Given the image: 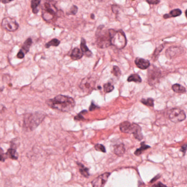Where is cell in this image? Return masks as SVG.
Listing matches in <instances>:
<instances>
[{
    "instance_id": "obj_43",
    "label": "cell",
    "mask_w": 187,
    "mask_h": 187,
    "mask_svg": "<svg viewBox=\"0 0 187 187\" xmlns=\"http://www.w3.org/2000/svg\"><path fill=\"white\" fill-rule=\"evenodd\" d=\"M185 15H186V17L187 19V10L185 11Z\"/></svg>"
},
{
    "instance_id": "obj_39",
    "label": "cell",
    "mask_w": 187,
    "mask_h": 187,
    "mask_svg": "<svg viewBox=\"0 0 187 187\" xmlns=\"http://www.w3.org/2000/svg\"><path fill=\"white\" fill-rule=\"evenodd\" d=\"M13 1V0H1V2L4 4H8V3H10V2Z\"/></svg>"
},
{
    "instance_id": "obj_11",
    "label": "cell",
    "mask_w": 187,
    "mask_h": 187,
    "mask_svg": "<svg viewBox=\"0 0 187 187\" xmlns=\"http://www.w3.org/2000/svg\"><path fill=\"white\" fill-rule=\"evenodd\" d=\"M110 176V173L106 172L99 176L92 181L91 183L94 187H103L107 182L108 178Z\"/></svg>"
},
{
    "instance_id": "obj_2",
    "label": "cell",
    "mask_w": 187,
    "mask_h": 187,
    "mask_svg": "<svg viewBox=\"0 0 187 187\" xmlns=\"http://www.w3.org/2000/svg\"><path fill=\"white\" fill-rule=\"evenodd\" d=\"M45 118V113L36 112L26 115L24 119L23 127L26 131H33L40 125Z\"/></svg>"
},
{
    "instance_id": "obj_17",
    "label": "cell",
    "mask_w": 187,
    "mask_h": 187,
    "mask_svg": "<svg viewBox=\"0 0 187 187\" xmlns=\"http://www.w3.org/2000/svg\"><path fill=\"white\" fill-rule=\"evenodd\" d=\"M114 151L115 154L118 156H121L122 155H123L125 152L124 144L121 143V144L115 146Z\"/></svg>"
},
{
    "instance_id": "obj_38",
    "label": "cell",
    "mask_w": 187,
    "mask_h": 187,
    "mask_svg": "<svg viewBox=\"0 0 187 187\" xmlns=\"http://www.w3.org/2000/svg\"><path fill=\"white\" fill-rule=\"evenodd\" d=\"M187 149V144H184L183 146H182L181 147V149H180V151L184 152V154H185V152H186Z\"/></svg>"
},
{
    "instance_id": "obj_41",
    "label": "cell",
    "mask_w": 187,
    "mask_h": 187,
    "mask_svg": "<svg viewBox=\"0 0 187 187\" xmlns=\"http://www.w3.org/2000/svg\"><path fill=\"white\" fill-rule=\"evenodd\" d=\"M154 186H155V187H160V186H163V187H166V186L165 184H163L161 183H159L157 184H155L154 185Z\"/></svg>"
},
{
    "instance_id": "obj_3",
    "label": "cell",
    "mask_w": 187,
    "mask_h": 187,
    "mask_svg": "<svg viewBox=\"0 0 187 187\" xmlns=\"http://www.w3.org/2000/svg\"><path fill=\"white\" fill-rule=\"evenodd\" d=\"M104 28L103 25L99 26L96 32L97 37L96 44L99 49H105L111 45V35L109 30L103 31Z\"/></svg>"
},
{
    "instance_id": "obj_27",
    "label": "cell",
    "mask_w": 187,
    "mask_h": 187,
    "mask_svg": "<svg viewBox=\"0 0 187 187\" xmlns=\"http://www.w3.org/2000/svg\"><path fill=\"white\" fill-rule=\"evenodd\" d=\"M60 43V41H59L58 39L57 38H53L50 41L47 42L45 45V47L46 49H49L51 46H54V47H57L59 45Z\"/></svg>"
},
{
    "instance_id": "obj_13",
    "label": "cell",
    "mask_w": 187,
    "mask_h": 187,
    "mask_svg": "<svg viewBox=\"0 0 187 187\" xmlns=\"http://www.w3.org/2000/svg\"><path fill=\"white\" fill-rule=\"evenodd\" d=\"M135 63L137 66L142 70L147 69L149 68L150 66V63L148 60H146L139 57L135 58Z\"/></svg>"
},
{
    "instance_id": "obj_6",
    "label": "cell",
    "mask_w": 187,
    "mask_h": 187,
    "mask_svg": "<svg viewBox=\"0 0 187 187\" xmlns=\"http://www.w3.org/2000/svg\"><path fill=\"white\" fill-rule=\"evenodd\" d=\"M161 77V71L155 66H151L148 72V81L150 86L158 83Z\"/></svg>"
},
{
    "instance_id": "obj_9",
    "label": "cell",
    "mask_w": 187,
    "mask_h": 187,
    "mask_svg": "<svg viewBox=\"0 0 187 187\" xmlns=\"http://www.w3.org/2000/svg\"><path fill=\"white\" fill-rule=\"evenodd\" d=\"M96 81L92 77H87L82 80L80 87L84 91L91 92L94 89Z\"/></svg>"
},
{
    "instance_id": "obj_10",
    "label": "cell",
    "mask_w": 187,
    "mask_h": 187,
    "mask_svg": "<svg viewBox=\"0 0 187 187\" xmlns=\"http://www.w3.org/2000/svg\"><path fill=\"white\" fill-rule=\"evenodd\" d=\"M183 48L179 46H172L167 49L165 55L168 59H172L183 53Z\"/></svg>"
},
{
    "instance_id": "obj_31",
    "label": "cell",
    "mask_w": 187,
    "mask_h": 187,
    "mask_svg": "<svg viewBox=\"0 0 187 187\" xmlns=\"http://www.w3.org/2000/svg\"><path fill=\"white\" fill-rule=\"evenodd\" d=\"M112 73H113V74L115 76H116L118 77H119L121 75V70H120V68L118 67V66H113Z\"/></svg>"
},
{
    "instance_id": "obj_4",
    "label": "cell",
    "mask_w": 187,
    "mask_h": 187,
    "mask_svg": "<svg viewBox=\"0 0 187 187\" xmlns=\"http://www.w3.org/2000/svg\"><path fill=\"white\" fill-rule=\"evenodd\" d=\"M56 1L53 0H46L42 4V17L45 21H52L57 14V8L56 7Z\"/></svg>"
},
{
    "instance_id": "obj_25",
    "label": "cell",
    "mask_w": 187,
    "mask_h": 187,
    "mask_svg": "<svg viewBox=\"0 0 187 187\" xmlns=\"http://www.w3.org/2000/svg\"><path fill=\"white\" fill-rule=\"evenodd\" d=\"M127 81L128 82H137V83H141L142 82V79L138 74H132L130 76H128Z\"/></svg>"
},
{
    "instance_id": "obj_40",
    "label": "cell",
    "mask_w": 187,
    "mask_h": 187,
    "mask_svg": "<svg viewBox=\"0 0 187 187\" xmlns=\"http://www.w3.org/2000/svg\"><path fill=\"white\" fill-rule=\"evenodd\" d=\"M160 177V174H158V175H157L156 177H154L153 179H152V180H151L150 182V183H152V182H155V180H157L159 177Z\"/></svg>"
},
{
    "instance_id": "obj_29",
    "label": "cell",
    "mask_w": 187,
    "mask_h": 187,
    "mask_svg": "<svg viewBox=\"0 0 187 187\" xmlns=\"http://www.w3.org/2000/svg\"><path fill=\"white\" fill-rule=\"evenodd\" d=\"M143 104L148 107H154V99L152 98L142 99L141 101Z\"/></svg>"
},
{
    "instance_id": "obj_14",
    "label": "cell",
    "mask_w": 187,
    "mask_h": 187,
    "mask_svg": "<svg viewBox=\"0 0 187 187\" xmlns=\"http://www.w3.org/2000/svg\"><path fill=\"white\" fill-rule=\"evenodd\" d=\"M80 49L85 56H86L87 57H91L92 56V53L87 46L86 41L83 38H81Z\"/></svg>"
},
{
    "instance_id": "obj_5",
    "label": "cell",
    "mask_w": 187,
    "mask_h": 187,
    "mask_svg": "<svg viewBox=\"0 0 187 187\" xmlns=\"http://www.w3.org/2000/svg\"><path fill=\"white\" fill-rule=\"evenodd\" d=\"M111 35V45L116 49H121L125 48L127 44V39L124 32L119 30L116 31L114 29H109Z\"/></svg>"
},
{
    "instance_id": "obj_32",
    "label": "cell",
    "mask_w": 187,
    "mask_h": 187,
    "mask_svg": "<svg viewBox=\"0 0 187 187\" xmlns=\"http://www.w3.org/2000/svg\"><path fill=\"white\" fill-rule=\"evenodd\" d=\"M94 148L97 150L101 152H106V149L105 148L104 146L101 144H97L94 146Z\"/></svg>"
},
{
    "instance_id": "obj_26",
    "label": "cell",
    "mask_w": 187,
    "mask_h": 187,
    "mask_svg": "<svg viewBox=\"0 0 187 187\" xmlns=\"http://www.w3.org/2000/svg\"><path fill=\"white\" fill-rule=\"evenodd\" d=\"M150 148V147L148 145H146L145 144V143L144 142H143L141 143V147L140 148L137 149L135 150V154L137 156H139L140 155L142 152H143L144 151H145L147 149H149Z\"/></svg>"
},
{
    "instance_id": "obj_28",
    "label": "cell",
    "mask_w": 187,
    "mask_h": 187,
    "mask_svg": "<svg viewBox=\"0 0 187 187\" xmlns=\"http://www.w3.org/2000/svg\"><path fill=\"white\" fill-rule=\"evenodd\" d=\"M103 88H104V92L105 93H109L111 92L114 89V86L110 82H107V83L104 84L103 86Z\"/></svg>"
},
{
    "instance_id": "obj_16",
    "label": "cell",
    "mask_w": 187,
    "mask_h": 187,
    "mask_svg": "<svg viewBox=\"0 0 187 187\" xmlns=\"http://www.w3.org/2000/svg\"><path fill=\"white\" fill-rule=\"evenodd\" d=\"M182 14V11L180 9L177 8L171 10L169 13H167L163 15V17L164 19H168L171 18L177 17Z\"/></svg>"
},
{
    "instance_id": "obj_1",
    "label": "cell",
    "mask_w": 187,
    "mask_h": 187,
    "mask_svg": "<svg viewBox=\"0 0 187 187\" xmlns=\"http://www.w3.org/2000/svg\"><path fill=\"white\" fill-rule=\"evenodd\" d=\"M46 103L52 109L64 113L72 111L75 105V102L73 98L62 94L47 100Z\"/></svg>"
},
{
    "instance_id": "obj_33",
    "label": "cell",
    "mask_w": 187,
    "mask_h": 187,
    "mask_svg": "<svg viewBox=\"0 0 187 187\" xmlns=\"http://www.w3.org/2000/svg\"><path fill=\"white\" fill-rule=\"evenodd\" d=\"M86 111V110H83V111H81L80 114H79L77 116H75L74 120H78V121H79V120L80 121V120H84V118H83V116L82 115V114H83V113L85 112Z\"/></svg>"
},
{
    "instance_id": "obj_22",
    "label": "cell",
    "mask_w": 187,
    "mask_h": 187,
    "mask_svg": "<svg viewBox=\"0 0 187 187\" xmlns=\"http://www.w3.org/2000/svg\"><path fill=\"white\" fill-rule=\"evenodd\" d=\"M165 45H160L158 47H156L154 52L153 53L152 55V59L154 60V61H155L158 58V57L159 56L160 53L162 52L163 49H164Z\"/></svg>"
},
{
    "instance_id": "obj_21",
    "label": "cell",
    "mask_w": 187,
    "mask_h": 187,
    "mask_svg": "<svg viewBox=\"0 0 187 187\" xmlns=\"http://www.w3.org/2000/svg\"><path fill=\"white\" fill-rule=\"evenodd\" d=\"M131 124L128 121H124L120 125V129L124 133H129Z\"/></svg>"
},
{
    "instance_id": "obj_37",
    "label": "cell",
    "mask_w": 187,
    "mask_h": 187,
    "mask_svg": "<svg viewBox=\"0 0 187 187\" xmlns=\"http://www.w3.org/2000/svg\"><path fill=\"white\" fill-rule=\"evenodd\" d=\"M97 107H97V105L94 104L93 102H92V103L91 104L89 110H90V111H94V110L96 109Z\"/></svg>"
},
{
    "instance_id": "obj_30",
    "label": "cell",
    "mask_w": 187,
    "mask_h": 187,
    "mask_svg": "<svg viewBox=\"0 0 187 187\" xmlns=\"http://www.w3.org/2000/svg\"><path fill=\"white\" fill-rule=\"evenodd\" d=\"M78 7L76 5H73L70 8L69 11L66 13L67 15H75L77 13Z\"/></svg>"
},
{
    "instance_id": "obj_23",
    "label": "cell",
    "mask_w": 187,
    "mask_h": 187,
    "mask_svg": "<svg viewBox=\"0 0 187 187\" xmlns=\"http://www.w3.org/2000/svg\"><path fill=\"white\" fill-rule=\"evenodd\" d=\"M41 3V0H31V7L32 10V12L34 14H37L39 11V10L38 8V6Z\"/></svg>"
},
{
    "instance_id": "obj_7",
    "label": "cell",
    "mask_w": 187,
    "mask_h": 187,
    "mask_svg": "<svg viewBox=\"0 0 187 187\" xmlns=\"http://www.w3.org/2000/svg\"><path fill=\"white\" fill-rule=\"evenodd\" d=\"M186 118V115L183 110L180 108H173L171 110L169 119L174 123L180 122L184 120Z\"/></svg>"
},
{
    "instance_id": "obj_42",
    "label": "cell",
    "mask_w": 187,
    "mask_h": 187,
    "mask_svg": "<svg viewBox=\"0 0 187 187\" xmlns=\"http://www.w3.org/2000/svg\"><path fill=\"white\" fill-rule=\"evenodd\" d=\"M91 18L92 19H94V18H95V15H94V14H91Z\"/></svg>"
},
{
    "instance_id": "obj_8",
    "label": "cell",
    "mask_w": 187,
    "mask_h": 187,
    "mask_svg": "<svg viewBox=\"0 0 187 187\" xmlns=\"http://www.w3.org/2000/svg\"><path fill=\"white\" fill-rule=\"evenodd\" d=\"M2 28L10 32H14L19 28V24L15 19L10 17L4 18L1 22Z\"/></svg>"
},
{
    "instance_id": "obj_36",
    "label": "cell",
    "mask_w": 187,
    "mask_h": 187,
    "mask_svg": "<svg viewBox=\"0 0 187 187\" xmlns=\"http://www.w3.org/2000/svg\"><path fill=\"white\" fill-rule=\"evenodd\" d=\"M24 53L23 52L21 49L19 51V52L18 53L17 55L18 58H19V59H23V58H24Z\"/></svg>"
},
{
    "instance_id": "obj_15",
    "label": "cell",
    "mask_w": 187,
    "mask_h": 187,
    "mask_svg": "<svg viewBox=\"0 0 187 187\" xmlns=\"http://www.w3.org/2000/svg\"><path fill=\"white\" fill-rule=\"evenodd\" d=\"M83 55L84 54L82 52V51L80 50L79 48L76 47V48H74L72 50V51L70 54V56L71 59L74 60H79V59L82 58Z\"/></svg>"
},
{
    "instance_id": "obj_34",
    "label": "cell",
    "mask_w": 187,
    "mask_h": 187,
    "mask_svg": "<svg viewBox=\"0 0 187 187\" xmlns=\"http://www.w3.org/2000/svg\"><path fill=\"white\" fill-rule=\"evenodd\" d=\"M146 1L150 4H158L160 3V0H146Z\"/></svg>"
},
{
    "instance_id": "obj_44",
    "label": "cell",
    "mask_w": 187,
    "mask_h": 187,
    "mask_svg": "<svg viewBox=\"0 0 187 187\" xmlns=\"http://www.w3.org/2000/svg\"><path fill=\"white\" fill-rule=\"evenodd\" d=\"M99 2H102V1H103L104 0H98Z\"/></svg>"
},
{
    "instance_id": "obj_18",
    "label": "cell",
    "mask_w": 187,
    "mask_h": 187,
    "mask_svg": "<svg viewBox=\"0 0 187 187\" xmlns=\"http://www.w3.org/2000/svg\"><path fill=\"white\" fill-rule=\"evenodd\" d=\"M32 39L31 38H27L22 46L21 50L24 52L25 54L27 53L29 51V49H30V48L31 45H32Z\"/></svg>"
},
{
    "instance_id": "obj_20",
    "label": "cell",
    "mask_w": 187,
    "mask_h": 187,
    "mask_svg": "<svg viewBox=\"0 0 187 187\" xmlns=\"http://www.w3.org/2000/svg\"><path fill=\"white\" fill-rule=\"evenodd\" d=\"M7 158H9L11 159L17 160L18 158V154L16 152L15 149L13 148H10L7 150V152L6 153Z\"/></svg>"
},
{
    "instance_id": "obj_35",
    "label": "cell",
    "mask_w": 187,
    "mask_h": 187,
    "mask_svg": "<svg viewBox=\"0 0 187 187\" xmlns=\"http://www.w3.org/2000/svg\"><path fill=\"white\" fill-rule=\"evenodd\" d=\"M7 157L6 154H4L3 150L1 148V162H4V160L7 159Z\"/></svg>"
},
{
    "instance_id": "obj_19",
    "label": "cell",
    "mask_w": 187,
    "mask_h": 187,
    "mask_svg": "<svg viewBox=\"0 0 187 187\" xmlns=\"http://www.w3.org/2000/svg\"><path fill=\"white\" fill-rule=\"evenodd\" d=\"M78 166L79 167V171L81 174L83 176V177L88 178L90 176L89 173V169L85 166L83 165L81 163H77Z\"/></svg>"
},
{
    "instance_id": "obj_12",
    "label": "cell",
    "mask_w": 187,
    "mask_h": 187,
    "mask_svg": "<svg viewBox=\"0 0 187 187\" xmlns=\"http://www.w3.org/2000/svg\"><path fill=\"white\" fill-rule=\"evenodd\" d=\"M129 133H132L134 137L138 141H141L143 138L142 133V128L141 126L135 123L132 124Z\"/></svg>"
},
{
    "instance_id": "obj_24",
    "label": "cell",
    "mask_w": 187,
    "mask_h": 187,
    "mask_svg": "<svg viewBox=\"0 0 187 187\" xmlns=\"http://www.w3.org/2000/svg\"><path fill=\"white\" fill-rule=\"evenodd\" d=\"M172 89L173 90L174 92H176V93H179V94H183L185 93L186 92V90L185 88V87L182 86V85H180V84H174L172 86Z\"/></svg>"
}]
</instances>
